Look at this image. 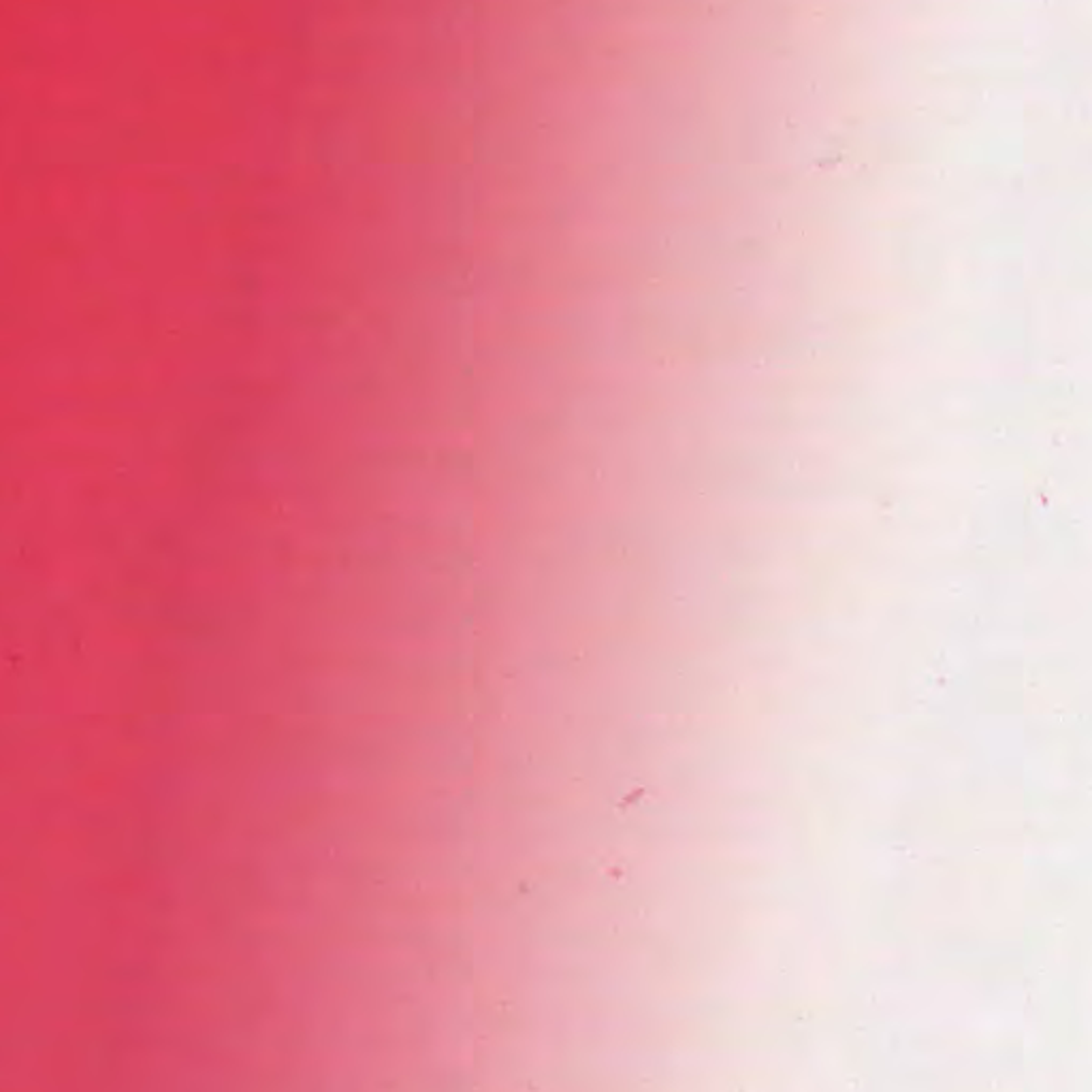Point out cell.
Masks as SVG:
<instances>
[{
	"mask_svg": "<svg viewBox=\"0 0 1092 1092\" xmlns=\"http://www.w3.org/2000/svg\"><path fill=\"white\" fill-rule=\"evenodd\" d=\"M858 169V160L851 156V151H847L841 145L832 144V145H824V150L815 151L809 160V171L811 173H820V175H839V173H854Z\"/></svg>",
	"mask_w": 1092,
	"mask_h": 1092,
	"instance_id": "1",
	"label": "cell"
},
{
	"mask_svg": "<svg viewBox=\"0 0 1092 1092\" xmlns=\"http://www.w3.org/2000/svg\"><path fill=\"white\" fill-rule=\"evenodd\" d=\"M597 873H600L604 879L613 881V884H623V881L628 879L630 869L623 864V862H606V864H602L600 869H597Z\"/></svg>",
	"mask_w": 1092,
	"mask_h": 1092,
	"instance_id": "2",
	"label": "cell"
}]
</instances>
